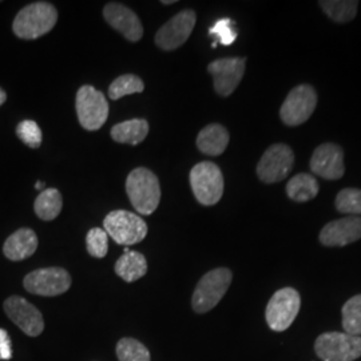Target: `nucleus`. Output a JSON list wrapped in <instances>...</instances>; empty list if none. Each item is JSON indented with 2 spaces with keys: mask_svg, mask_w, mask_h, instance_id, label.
<instances>
[{
  "mask_svg": "<svg viewBox=\"0 0 361 361\" xmlns=\"http://www.w3.org/2000/svg\"><path fill=\"white\" fill-rule=\"evenodd\" d=\"M174 3H176V0H164V1H162V4H166V6H168V4H174Z\"/></svg>",
  "mask_w": 361,
  "mask_h": 361,
  "instance_id": "f704fd0d",
  "label": "nucleus"
},
{
  "mask_svg": "<svg viewBox=\"0 0 361 361\" xmlns=\"http://www.w3.org/2000/svg\"><path fill=\"white\" fill-rule=\"evenodd\" d=\"M317 94L310 85H300L288 94L280 109L281 121L286 126H300L314 113Z\"/></svg>",
  "mask_w": 361,
  "mask_h": 361,
  "instance_id": "9d476101",
  "label": "nucleus"
},
{
  "mask_svg": "<svg viewBox=\"0 0 361 361\" xmlns=\"http://www.w3.org/2000/svg\"><path fill=\"white\" fill-rule=\"evenodd\" d=\"M310 170L324 180H340L344 173V153L335 143L320 145L310 158Z\"/></svg>",
  "mask_w": 361,
  "mask_h": 361,
  "instance_id": "2eb2a0df",
  "label": "nucleus"
},
{
  "mask_svg": "<svg viewBox=\"0 0 361 361\" xmlns=\"http://www.w3.org/2000/svg\"><path fill=\"white\" fill-rule=\"evenodd\" d=\"M195 22L197 15L193 10L180 11L157 31L155 44L165 51L178 49L192 35Z\"/></svg>",
  "mask_w": 361,
  "mask_h": 361,
  "instance_id": "ddd939ff",
  "label": "nucleus"
},
{
  "mask_svg": "<svg viewBox=\"0 0 361 361\" xmlns=\"http://www.w3.org/2000/svg\"><path fill=\"white\" fill-rule=\"evenodd\" d=\"M336 209L348 216H361V189H343L336 197Z\"/></svg>",
  "mask_w": 361,
  "mask_h": 361,
  "instance_id": "cd10ccee",
  "label": "nucleus"
},
{
  "mask_svg": "<svg viewBox=\"0 0 361 361\" xmlns=\"http://www.w3.org/2000/svg\"><path fill=\"white\" fill-rule=\"evenodd\" d=\"M295 165V153L284 143H276L261 157L257 165V176L265 183H276L284 180Z\"/></svg>",
  "mask_w": 361,
  "mask_h": 361,
  "instance_id": "9b49d317",
  "label": "nucleus"
},
{
  "mask_svg": "<svg viewBox=\"0 0 361 361\" xmlns=\"http://www.w3.org/2000/svg\"><path fill=\"white\" fill-rule=\"evenodd\" d=\"M86 246L91 257L104 258L109 252V235L101 228H94L86 235Z\"/></svg>",
  "mask_w": 361,
  "mask_h": 361,
  "instance_id": "c756f323",
  "label": "nucleus"
},
{
  "mask_svg": "<svg viewBox=\"0 0 361 361\" xmlns=\"http://www.w3.org/2000/svg\"><path fill=\"white\" fill-rule=\"evenodd\" d=\"M13 349L11 338L6 329L0 328V360H11Z\"/></svg>",
  "mask_w": 361,
  "mask_h": 361,
  "instance_id": "2f4dec72",
  "label": "nucleus"
},
{
  "mask_svg": "<svg viewBox=\"0 0 361 361\" xmlns=\"http://www.w3.org/2000/svg\"><path fill=\"white\" fill-rule=\"evenodd\" d=\"M235 22L229 19V18H224L217 20L213 27L209 30V34L212 37L217 39L216 42H213V47L217 46V43H221L222 46H231L235 39H237V31H235Z\"/></svg>",
  "mask_w": 361,
  "mask_h": 361,
  "instance_id": "c85d7f7f",
  "label": "nucleus"
},
{
  "mask_svg": "<svg viewBox=\"0 0 361 361\" xmlns=\"http://www.w3.org/2000/svg\"><path fill=\"white\" fill-rule=\"evenodd\" d=\"M43 188H44V183H43V182H37V183H35V189H37V190H42Z\"/></svg>",
  "mask_w": 361,
  "mask_h": 361,
  "instance_id": "72a5a7b5",
  "label": "nucleus"
},
{
  "mask_svg": "<svg viewBox=\"0 0 361 361\" xmlns=\"http://www.w3.org/2000/svg\"><path fill=\"white\" fill-rule=\"evenodd\" d=\"M58 22V11L47 1L31 3L15 16L13 34L20 39L34 40L49 34Z\"/></svg>",
  "mask_w": 361,
  "mask_h": 361,
  "instance_id": "f257e3e1",
  "label": "nucleus"
},
{
  "mask_svg": "<svg viewBox=\"0 0 361 361\" xmlns=\"http://www.w3.org/2000/svg\"><path fill=\"white\" fill-rule=\"evenodd\" d=\"M23 286L27 292L37 296H59L70 289L71 276L63 268H42L28 273L23 280Z\"/></svg>",
  "mask_w": 361,
  "mask_h": 361,
  "instance_id": "1a4fd4ad",
  "label": "nucleus"
},
{
  "mask_svg": "<svg viewBox=\"0 0 361 361\" xmlns=\"http://www.w3.org/2000/svg\"><path fill=\"white\" fill-rule=\"evenodd\" d=\"M361 238V219L349 216L326 224L320 232L319 240L324 246H345Z\"/></svg>",
  "mask_w": 361,
  "mask_h": 361,
  "instance_id": "dca6fc26",
  "label": "nucleus"
},
{
  "mask_svg": "<svg viewBox=\"0 0 361 361\" xmlns=\"http://www.w3.org/2000/svg\"><path fill=\"white\" fill-rule=\"evenodd\" d=\"M116 357L119 361H150V352L141 341L123 337L116 343Z\"/></svg>",
  "mask_w": 361,
  "mask_h": 361,
  "instance_id": "393cba45",
  "label": "nucleus"
},
{
  "mask_svg": "<svg viewBox=\"0 0 361 361\" xmlns=\"http://www.w3.org/2000/svg\"><path fill=\"white\" fill-rule=\"evenodd\" d=\"M343 328L348 335L361 336V295L349 298L344 304Z\"/></svg>",
  "mask_w": 361,
  "mask_h": 361,
  "instance_id": "bb28decb",
  "label": "nucleus"
},
{
  "mask_svg": "<svg viewBox=\"0 0 361 361\" xmlns=\"http://www.w3.org/2000/svg\"><path fill=\"white\" fill-rule=\"evenodd\" d=\"M145 90L142 79L133 74H125L116 78L109 87V97L113 101H118L122 97L131 95L135 92H142Z\"/></svg>",
  "mask_w": 361,
  "mask_h": 361,
  "instance_id": "a878e982",
  "label": "nucleus"
},
{
  "mask_svg": "<svg viewBox=\"0 0 361 361\" xmlns=\"http://www.w3.org/2000/svg\"><path fill=\"white\" fill-rule=\"evenodd\" d=\"M6 99H7V94H6V91L3 90V89H0V106H3V104H4Z\"/></svg>",
  "mask_w": 361,
  "mask_h": 361,
  "instance_id": "473e14b6",
  "label": "nucleus"
},
{
  "mask_svg": "<svg viewBox=\"0 0 361 361\" xmlns=\"http://www.w3.org/2000/svg\"><path fill=\"white\" fill-rule=\"evenodd\" d=\"M149 134V123L145 119H130L111 129V138L118 143L140 145Z\"/></svg>",
  "mask_w": 361,
  "mask_h": 361,
  "instance_id": "412c9836",
  "label": "nucleus"
},
{
  "mask_svg": "<svg viewBox=\"0 0 361 361\" xmlns=\"http://www.w3.org/2000/svg\"><path fill=\"white\" fill-rule=\"evenodd\" d=\"M319 6L336 23H348L357 13L359 1L356 0H322Z\"/></svg>",
  "mask_w": 361,
  "mask_h": 361,
  "instance_id": "b1692460",
  "label": "nucleus"
},
{
  "mask_svg": "<svg viewBox=\"0 0 361 361\" xmlns=\"http://www.w3.org/2000/svg\"><path fill=\"white\" fill-rule=\"evenodd\" d=\"M314 352L323 361H355L361 357V336L328 332L319 336Z\"/></svg>",
  "mask_w": 361,
  "mask_h": 361,
  "instance_id": "423d86ee",
  "label": "nucleus"
},
{
  "mask_svg": "<svg viewBox=\"0 0 361 361\" xmlns=\"http://www.w3.org/2000/svg\"><path fill=\"white\" fill-rule=\"evenodd\" d=\"M104 232L118 245L130 246L140 244L147 235V225L145 219L128 210H114L106 216Z\"/></svg>",
  "mask_w": 361,
  "mask_h": 361,
  "instance_id": "20e7f679",
  "label": "nucleus"
},
{
  "mask_svg": "<svg viewBox=\"0 0 361 361\" xmlns=\"http://www.w3.org/2000/svg\"><path fill=\"white\" fill-rule=\"evenodd\" d=\"M38 237L32 229L22 228L13 233L3 245L4 256L11 261H23L38 249Z\"/></svg>",
  "mask_w": 361,
  "mask_h": 361,
  "instance_id": "a211bd4d",
  "label": "nucleus"
},
{
  "mask_svg": "<svg viewBox=\"0 0 361 361\" xmlns=\"http://www.w3.org/2000/svg\"><path fill=\"white\" fill-rule=\"evenodd\" d=\"M301 298L293 288H283L277 290L271 296L265 317L267 323L269 325L271 331L274 332H284L286 331L297 317L300 312Z\"/></svg>",
  "mask_w": 361,
  "mask_h": 361,
  "instance_id": "6e6552de",
  "label": "nucleus"
},
{
  "mask_svg": "<svg viewBox=\"0 0 361 361\" xmlns=\"http://www.w3.org/2000/svg\"><path fill=\"white\" fill-rule=\"evenodd\" d=\"M232 271L228 268H217L207 271L194 289L192 297L194 312L207 313L217 307L232 284Z\"/></svg>",
  "mask_w": 361,
  "mask_h": 361,
  "instance_id": "7ed1b4c3",
  "label": "nucleus"
},
{
  "mask_svg": "<svg viewBox=\"0 0 361 361\" xmlns=\"http://www.w3.org/2000/svg\"><path fill=\"white\" fill-rule=\"evenodd\" d=\"M75 106L79 123L89 131L101 129L109 118L106 97L90 85H85L78 90Z\"/></svg>",
  "mask_w": 361,
  "mask_h": 361,
  "instance_id": "0eeeda50",
  "label": "nucleus"
},
{
  "mask_svg": "<svg viewBox=\"0 0 361 361\" xmlns=\"http://www.w3.org/2000/svg\"><path fill=\"white\" fill-rule=\"evenodd\" d=\"M190 185L197 201L205 207L216 205L224 194L221 169L213 162H200L190 171Z\"/></svg>",
  "mask_w": 361,
  "mask_h": 361,
  "instance_id": "39448f33",
  "label": "nucleus"
},
{
  "mask_svg": "<svg viewBox=\"0 0 361 361\" xmlns=\"http://www.w3.org/2000/svg\"><path fill=\"white\" fill-rule=\"evenodd\" d=\"M319 182L305 173L297 174L286 183L288 197L296 202H308L319 194Z\"/></svg>",
  "mask_w": 361,
  "mask_h": 361,
  "instance_id": "4be33fe9",
  "label": "nucleus"
},
{
  "mask_svg": "<svg viewBox=\"0 0 361 361\" xmlns=\"http://www.w3.org/2000/svg\"><path fill=\"white\" fill-rule=\"evenodd\" d=\"M104 16L110 26L130 42H138L142 38V23L129 7L121 3H109L104 6Z\"/></svg>",
  "mask_w": 361,
  "mask_h": 361,
  "instance_id": "f3484780",
  "label": "nucleus"
},
{
  "mask_svg": "<svg viewBox=\"0 0 361 361\" xmlns=\"http://www.w3.org/2000/svg\"><path fill=\"white\" fill-rule=\"evenodd\" d=\"M126 193L131 205L140 214L150 216L161 201L159 180L149 169H134L126 180Z\"/></svg>",
  "mask_w": 361,
  "mask_h": 361,
  "instance_id": "f03ea898",
  "label": "nucleus"
},
{
  "mask_svg": "<svg viewBox=\"0 0 361 361\" xmlns=\"http://www.w3.org/2000/svg\"><path fill=\"white\" fill-rule=\"evenodd\" d=\"M3 310L8 319L13 322L25 335L38 337L44 331V319L40 310L32 305L26 298L20 296L8 297Z\"/></svg>",
  "mask_w": 361,
  "mask_h": 361,
  "instance_id": "f8f14e48",
  "label": "nucleus"
},
{
  "mask_svg": "<svg viewBox=\"0 0 361 361\" xmlns=\"http://www.w3.org/2000/svg\"><path fill=\"white\" fill-rule=\"evenodd\" d=\"M62 207H63L62 194L59 193V190L56 189L49 188L42 190L39 194L34 204V210L39 219L43 221H52L61 214Z\"/></svg>",
  "mask_w": 361,
  "mask_h": 361,
  "instance_id": "5701e85b",
  "label": "nucleus"
},
{
  "mask_svg": "<svg viewBox=\"0 0 361 361\" xmlns=\"http://www.w3.org/2000/svg\"><path fill=\"white\" fill-rule=\"evenodd\" d=\"M245 58H224L207 66L209 74L214 79V90L219 95H232L245 74Z\"/></svg>",
  "mask_w": 361,
  "mask_h": 361,
  "instance_id": "4468645a",
  "label": "nucleus"
},
{
  "mask_svg": "<svg viewBox=\"0 0 361 361\" xmlns=\"http://www.w3.org/2000/svg\"><path fill=\"white\" fill-rule=\"evenodd\" d=\"M229 131L222 125L212 123L200 131L197 137V147L204 154L217 157L221 155L229 145Z\"/></svg>",
  "mask_w": 361,
  "mask_h": 361,
  "instance_id": "6ab92c4d",
  "label": "nucleus"
},
{
  "mask_svg": "<svg viewBox=\"0 0 361 361\" xmlns=\"http://www.w3.org/2000/svg\"><path fill=\"white\" fill-rule=\"evenodd\" d=\"M147 271V261L140 252L126 249L116 262V273L126 283H134Z\"/></svg>",
  "mask_w": 361,
  "mask_h": 361,
  "instance_id": "aec40b11",
  "label": "nucleus"
},
{
  "mask_svg": "<svg viewBox=\"0 0 361 361\" xmlns=\"http://www.w3.org/2000/svg\"><path fill=\"white\" fill-rule=\"evenodd\" d=\"M16 135L19 137V140L23 143H26L28 147L31 149H38L39 146L42 145V130L38 126L37 122L34 121H23L18 125L16 128Z\"/></svg>",
  "mask_w": 361,
  "mask_h": 361,
  "instance_id": "7c9ffc66",
  "label": "nucleus"
}]
</instances>
